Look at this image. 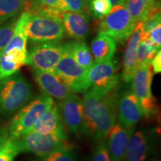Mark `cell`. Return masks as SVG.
I'll list each match as a JSON object with an SVG mask.
<instances>
[{
    "instance_id": "cell-1",
    "label": "cell",
    "mask_w": 161,
    "mask_h": 161,
    "mask_svg": "<svg viewBox=\"0 0 161 161\" xmlns=\"http://www.w3.org/2000/svg\"><path fill=\"white\" fill-rule=\"evenodd\" d=\"M118 87L108 93L90 88L85 92L83 102V122L81 134L95 141L104 140L116 122Z\"/></svg>"
},
{
    "instance_id": "cell-2",
    "label": "cell",
    "mask_w": 161,
    "mask_h": 161,
    "mask_svg": "<svg viewBox=\"0 0 161 161\" xmlns=\"http://www.w3.org/2000/svg\"><path fill=\"white\" fill-rule=\"evenodd\" d=\"M29 81L19 71L0 79V114H15L33 98Z\"/></svg>"
},
{
    "instance_id": "cell-3",
    "label": "cell",
    "mask_w": 161,
    "mask_h": 161,
    "mask_svg": "<svg viewBox=\"0 0 161 161\" xmlns=\"http://www.w3.org/2000/svg\"><path fill=\"white\" fill-rule=\"evenodd\" d=\"M54 102L53 98L44 94L32 98L11 119L8 126L10 137L17 139L26 134Z\"/></svg>"
},
{
    "instance_id": "cell-4",
    "label": "cell",
    "mask_w": 161,
    "mask_h": 161,
    "mask_svg": "<svg viewBox=\"0 0 161 161\" xmlns=\"http://www.w3.org/2000/svg\"><path fill=\"white\" fill-rule=\"evenodd\" d=\"M25 31L28 40L34 43L60 41L65 33L61 19L43 13L29 15Z\"/></svg>"
},
{
    "instance_id": "cell-5",
    "label": "cell",
    "mask_w": 161,
    "mask_h": 161,
    "mask_svg": "<svg viewBox=\"0 0 161 161\" xmlns=\"http://www.w3.org/2000/svg\"><path fill=\"white\" fill-rule=\"evenodd\" d=\"M20 153H31L37 157L46 155L61 147L68 146L66 131L56 134L29 132L15 139Z\"/></svg>"
},
{
    "instance_id": "cell-6",
    "label": "cell",
    "mask_w": 161,
    "mask_h": 161,
    "mask_svg": "<svg viewBox=\"0 0 161 161\" xmlns=\"http://www.w3.org/2000/svg\"><path fill=\"white\" fill-rule=\"evenodd\" d=\"M64 49L54 72L75 93H82L90 89L86 70L78 64L72 55L69 42L64 43Z\"/></svg>"
},
{
    "instance_id": "cell-7",
    "label": "cell",
    "mask_w": 161,
    "mask_h": 161,
    "mask_svg": "<svg viewBox=\"0 0 161 161\" xmlns=\"http://www.w3.org/2000/svg\"><path fill=\"white\" fill-rule=\"evenodd\" d=\"M153 69L151 63H143L136 68L132 78L131 90L139 100L143 116L152 118L158 112V104L152 95Z\"/></svg>"
},
{
    "instance_id": "cell-8",
    "label": "cell",
    "mask_w": 161,
    "mask_h": 161,
    "mask_svg": "<svg viewBox=\"0 0 161 161\" xmlns=\"http://www.w3.org/2000/svg\"><path fill=\"white\" fill-rule=\"evenodd\" d=\"M101 19L98 33L109 35L121 43L128 39L136 25L122 3L113 6L109 13Z\"/></svg>"
},
{
    "instance_id": "cell-9",
    "label": "cell",
    "mask_w": 161,
    "mask_h": 161,
    "mask_svg": "<svg viewBox=\"0 0 161 161\" xmlns=\"http://www.w3.org/2000/svg\"><path fill=\"white\" fill-rule=\"evenodd\" d=\"M118 69L117 61L114 58L107 62H94L86 72L90 88L102 93H108L117 88L122 78Z\"/></svg>"
},
{
    "instance_id": "cell-10",
    "label": "cell",
    "mask_w": 161,
    "mask_h": 161,
    "mask_svg": "<svg viewBox=\"0 0 161 161\" xmlns=\"http://www.w3.org/2000/svg\"><path fill=\"white\" fill-rule=\"evenodd\" d=\"M64 49L58 42L35 43L29 52V65L33 69L53 72Z\"/></svg>"
},
{
    "instance_id": "cell-11",
    "label": "cell",
    "mask_w": 161,
    "mask_h": 161,
    "mask_svg": "<svg viewBox=\"0 0 161 161\" xmlns=\"http://www.w3.org/2000/svg\"><path fill=\"white\" fill-rule=\"evenodd\" d=\"M154 129H141L133 133L122 161H146L151 156L155 146Z\"/></svg>"
},
{
    "instance_id": "cell-12",
    "label": "cell",
    "mask_w": 161,
    "mask_h": 161,
    "mask_svg": "<svg viewBox=\"0 0 161 161\" xmlns=\"http://www.w3.org/2000/svg\"><path fill=\"white\" fill-rule=\"evenodd\" d=\"M64 125L74 136L81 134L83 122V102L77 94L72 92L57 104Z\"/></svg>"
},
{
    "instance_id": "cell-13",
    "label": "cell",
    "mask_w": 161,
    "mask_h": 161,
    "mask_svg": "<svg viewBox=\"0 0 161 161\" xmlns=\"http://www.w3.org/2000/svg\"><path fill=\"white\" fill-rule=\"evenodd\" d=\"M143 116L139 100L132 90H127L119 93L117 102L116 120L125 128L135 127Z\"/></svg>"
},
{
    "instance_id": "cell-14",
    "label": "cell",
    "mask_w": 161,
    "mask_h": 161,
    "mask_svg": "<svg viewBox=\"0 0 161 161\" xmlns=\"http://www.w3.org/2000/svg\"><path fill=\"white\" fill-rule=\"evenodd\" d=\"M34 78L44 95L58 101L63 100L73 92L53 72L34 69Z\"/></svg>"
},
{
    "instance_id": "cell-15",
    "label": "cell",
    "mask_w": 161,
    "mask_h": 161,
    "mask_svg": "<svg viewBox=\"0 0 161 161\" xmlns=\"http://www.w3.org/2000/svg\"><path fill=\"white\" fill-rule=\"evenodd\" d=\"M135 127L127 128L116 122L105 136V142L111 161L123 160L130 136Z\"/></svg>"
},
{
    "instance_id": "cell-16",
    "label": "cell",
    "mask_w": 161,
    "mask_h": 161,
    "mask_svg": "<svg viewBox=\"0 0 161 161\" xmlns=\"http://www.w3.org/2000/svg\"><path fill=\"white\" fill-rule=\"evenodd\" d=\"M142 31V22L136 23L132 34L128 37L123 57V70L121 78L125 83H130L136 69V52L138 45L141 41V33Z\"/></svg>"
},
{
    "instance_id": "cell-17",
    "label": "cell",
    "mask_w": 161,
    "mask_h": 161,
    "mask_svg": "<svg viewBox=\"0 0 161 161\" xmlns=\"http://www.w3.org/2000/svg\"><path fill=\"white\" fill-rule=\"evenodd\" d=\"M61 20L64 31L75 40H84L89 35L90 19L86 13L62 12Z\"/></svg>"
},
{
    "instance_id": "cell-18",
    "label": "cell",
    "mask_w": 161,
    "mask_h": 161,
    "mask_svg": "<svg viewBox=\"0 0 161 161\" xmlns=\"http://www.w3.org/2000/svg\"><path fill=\"white\" fill-rule=\"evenodd\" d=\"M66 131L64 123L62 120L58 104L54 102L42 116L38 119L29 132H37L41 134H56Z\"/></svg>"
},
{
    "instance_id": "cell-19",
    "label": "cell",
    "mask_w": 161,
    "mask_h": 161,
    "mask_svg": "<svg viewBox=\"0 0 161 161\" xmlns=\"http://www.w3.org/2000/svg\"><path fill=\"white\" fill-rule=\"evenodd\" d=\"M117 41L114 37L98 33L91 43V53L94 62L101 63L111 60L116 53Z\"/></svg>"
},
{
    "instance_id": "cell-20",
    "label": "cell",
    "mask_w": 161,
    "mask_h": 161,
    "mask_svg": "<svg viewBox=\"0 0 161 161\" xmlns=\"http://www.w3.org/2000/svg\"><path fill=\"white\" fill-rule=\"evenodd\" d=\"M121 3L124 5L135 23L140 21L143 22L154 8L160 5V2L154 0H122Z\"/></svg>"
},
{
    "instance_id": "cell-21",
    "label": "cell",
    "mask_w": 161,
    "mask_h": 161,
    "mask_svg": "<svg viewBox=\"0 0 161 161\" xmlns=\"http://www.w3.org/2000/svg\"><path fill=\"white\" fill-rule=\"evenodd\" d=\"M72 55L76 62L83 69L87 71L94 64L91 51L84 40L69 42Z\"/></svg>"
},
{
    "instance_id": "cell-22",
    "label": "cell",
    "mask_w": 161,
    "mask_h": 161,
    "mask_svg": "<svg viewBox=\"0 0 161 161\" xmlns=\"http://www.w3.org/2000/svg\"><path fill=\"white\" fill-rule=\"evenodd\" d=\"M25 0H0V24L19 16Z\"/></svg>"
},
{
    "instance_id": "cell-23",
    "label": "cell",
    "mask_w": 161,
    "mask_h": 161,
    "mask_svg": "<svg viewBox=\"0 0 161 161\" xmlns=\"http://www.w3.org/2000/svg\"><path fill=\"white\" fill-rule=\"evenodd\" d=\"M159 51L160 48L154 45L149 38L141 40L136 52V66L143 63H151Z\"/></svg>"
},
{
    "instance_id": "cell-24",
    "label": "cell",
    "mask_w": 161,
    "mask_h": 161,
    "mask_svg": "<svg viewBox=\"0 0 161 161\" xmlns=\"http://www.w3.org/2000/svg\"><path fill=\"white\" fill-rule=\"evenodd\" d=\"M35 161H76L75 152L68 146L61 147L46 155L38 157Z\"/></svg>"
},
{
    "instance_id": "cell-25",
    "label": "cell",
    "mask_w": 161,
    "mask_h": 161,
    "mask_svg": "<svg viewBox=\"0 0 161 161\" xmlns=\"http://www.w3.org/2000/svg\"><path fill=\"white\" fill-rule=\"evenodd\" d=\"M112 7L110 0H90L88 3V8L96 19H102L109 13Z\"/></svg>"
},
{
    "instance_id": "cell-26",
    "label": "cell",
    "mask_w": 161,
    "mask_h": 161,
    "mask_svg": "<svg viewBox=\"0 0 161 161\" xmlns=\"http://www.w3.org/2000/svg\"><path fill=\"white\" fill-rule=\"evenodd\" d=\"M19 154L15 139L9 136L0 147V161H14Z\"/></svg>"
},
{
    "instance_id": "cell-27",
    "label": "cell",
    "mask_w": 161,
    "mask_h": 161,
    "mask_svg": "<svg viewBox=\"0 0 161 161\" xmlns=\"http://www.w3.org/2000/svg\"><path fill=\"white\" fill-rule=\"evenodd\" d=\"M17 20V17H15L6 23L0 24V54L8 43L9 40L13 35Z\"/></svg>"
},
{
    "instance_id": "cell-28",
    "label": "cell",
    "mask_w": 161,
    "mask_h": 161,
    "mask_svg": "<svg viewBox=\"0 0 161 161\" xmlns=\"http://www.w3.org/2000/svg\"><path fill=\"white\" fill-rule=\"evenodd\" d=\"M161 14L160 5L157 6L151 11L142 22V32L149 36L150 31L160 24Z\"/></svg>"
},
{
    "instance_id": "cell-29",
    "label": "cell",
    "mask_w": 161,
    "mask_h": 161,
    "mask_svg": "<svg viewBox=\"0 0 161 161\" xmlns=\"http://www.w3.org/2000/svg\"><path fill=\"white\" fill-rule=\"evenodd\" d=\"M21 66L19 64L5 59L4 56L0 54V79L14 75L19 71Z\"/></svg>"
},
{
    "instance_id": "cell-30",
    "label": "cell",
    "mask_w": 161,
    "mask_h": 161,
    "mask_svg": "<svg viewBox=\"0 0 161 161\" xmlns=\"http://www.w3.org/2000/svg\"><path fill=\"white\" fill-rule=\"evenodd\" d=\"M91 161H111L104 140L98 141V143L92 152Z\"/></svg>"
},
{
    "instance_id": "cell-31",
    "label": "cell",
    "mask_w": 161,
    "mask_h": 161,
    "mask_svg": "<svg viewBox=\"0 0 161 161\" xmlns=\"http://www.w3.org/2000/svg\"><path fill=\"white\" fill-rule=\"evenodd\" d=\"M65 3L66 11L78 13H85V10L88 7L85 0H63Z\"/></svg>"
},
{
    "instance_id": "cell-32",
    "label": "cell",
    "mask_w": 161,
    "mask_h": 161,
    "mask_svg": "<svg viewBox=\"0 0 161 161\" xmlns=\"http://www.w3.org/2000/svg\"><path fill=\"white\" fill-rule=\"evenodd\" d=\"M148 38L152 40V43L158 48L161 46V24L157 25L154 29L150 31Z\"/></svg>"
},
{
    "instance_id": "cell-33",
    "label": "cell",
    "mask_w": 161,
    "mask_h": 161,
    "mask_svg": "<svg viewBox=\"0 0 161 161\" xmlns=\"http://www.w3.org/2000/svg\"><path fill=\"white\" fill-rule=\"evenodd\" d=\"M153 72L154 73H160L161 72V52L159 51L151 61Z\"/></svg>"
},
{
    "instance_id": "cell-34",
    "label": "cell",
    "mask_w": 161,
    "mask_h": 161,
    "mask_svg": "<svg viewBox=\"0 0 161 161\" xmlns=\"http://www.w3.org/2000/svg\"><path fill=\"white\" fill-rule=\"evenodd\" d=\"M9 132L8 127L0 125V147L4 144L8 139L9 138Z\"/></svg>"
},
{
    "instance_id": "cell-35",
    "label": "cell",
    "mask_w": 161,
    "mask_h": 161,
    "mask_svg": "<svg viewBox=\"0 0 161 161\" xmlns=\"http://www.w3.org/2000/svg\"><path fill=\"white\" fill-rule=\"evenodd\" d=\"M43 6L47 8H55L56 4L58 0H40Z\"/></svg>"
},
{
    "instance_id": "cell-36",
    "label": "cell",
    "mask_w": 161,
    "mask_h": 161,
    "mask_svg": "<svg viewBox=\"0 0 161 161\" xmlns=\"http://www.w3.org/2000/svg\"><path fill=\"white\" fill-rule=\"evenodd\" d=\"M110 1H111V3L113 4V6L122 3V0H110Z\"/></svg>"
},
{
    "instance_id": "cell-37",
    "label": "cell",
    "mask_w": 161,
    "mask_h": 161,
    "mask_svg": "<svg viewBox=\"0 0 161 161\" xmlns=\"http://www.w3.org/2000/svg\"><path fill=\"white\" fill-rule=\"evenodd\" d=\"M148 161H158V160H157V159H151V160H149Z\"/></svg>"
},
{
    "instance_id": "cell-38",
    "label": "cell",
    "mask_w": 161,
    "mask_h": 161,
    "mask_svg": "<svg viewBox=\"0 0 161 161\" xmlns=\"http://www.w3.org/2000/svg\"><path fill=\"white\" fill-rule=\"evenodd\" d=\"M90 0H85V2L86 3H87V5H88V3H90Z\"/></svg>"
},
{
    "instance_id": "cell-39",
    "label": "cell",
    "mask_w": 161,
    "mask_h": 161,
    "mask_svg": "<svg viewBox=\"0 0 161 161\" xmlns=\"http://www.w3.org/2000/svg\"><path fill=\"white\" fill-rule=\"evenodd\" d=\"M154 1H156V2H160V0H154Z\"/></svg>"
}]
</instances>
